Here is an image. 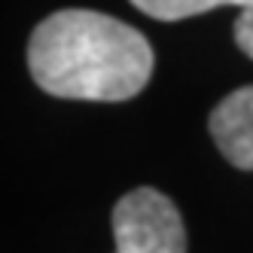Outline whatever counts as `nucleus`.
<instances>
[{
    "label": "nucleus",
    "mask_w": 253,
    "mask_h": 253,
    "mask_svg": "<svg viewBox=\"0 0 253 253\" xmlns=\"http://www.w3.org/2000/svg\"><path fill=\"white\" fill-rule=\"evenodd\" d=\"M28 67L43 92L70 101H128L153 77L143 34L95 9H58L31 34Z\"/></svg>",
    "instance_id": "1"
},
{
    "label": "nucleus",
    "mask_w": 253,
    "mask_h": 253,
    "mask_svg": "<svg viewBox=\"0 0 253 253\" xmlns=\"http://www.w3.org/2000/svg\"><path fill=\"white\" fill-rule=\"evenodd\" d=\"M116 253H186V229L165 192L140 186L113 208Z\"/></svg>",
    "instance_id": "2"
},
{
    "label": "nucleus",
    "mask_w": 253,
    "mask_h": 253,
    "mask_svg": "<svg viewBox=\"0 0 253 253\" xmlns=\"http://www.w3.org/2000/svg\"><path fill=\"white\" fill-rule=\"evenodd\" d=\"M208 128L220 153L241 171H253V85L235 88L213 107Z\"/></svg>",
    "instance_id": "3"
},
{
    "label": "nucleus",
    "mask_w": 253,
    "mask_h": 253,
    "mask_svg": "<svg viewBox=\"0 0 253 253\" xmlns=\"http://www.w3.org/2000/svg\"><path fill=\"white\" fill-rule=\"evenodd\" d=\"M131 3L159 22H180V19H189V15L216 9V6L244 9V6H253V0H131Z\"/></svg>",
    "instance_id": "4"
},
{
    "label": "nucleus",
    "mask_w": 253,
    "mask_h": 253,
    "mask_svg": "<svg viewBox=\"0 0 253 253\" xmlns=\"http://www.w3.org/2000/svg\"><path fill=\"white\" fill-rule=\"evenodd\" d=\"M235 43L247 58H253V6H244L235 22Z\"/></svg>",
    "instance_id": "5"
}]
</instances>
